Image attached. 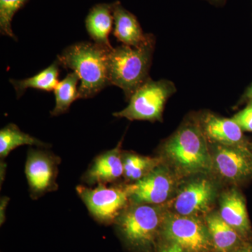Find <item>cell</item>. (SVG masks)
Masks as SVG:
<instances>
[{
  "mask_svg": "<svg viewBox=\"0 0 252 252\" xmlns=\"http://www.w3.org/2000/svg\"><path fill=\"white\" fill-rule=\"evenodd\" d=\"M220 215L243 238H248L251 234V225L245 200L238 190L231 189L222 195Z\"/></svg>",
  "mask_w": 252,
  "mask_h": 252,
  "instance_id": "5bb4252c",
  "label": "cell"
},
{
  "mask_svg": "<svg viewBox=\"0 0 252 252\" xmlns=\"http://www.w3.org/2000/svg\"><path fill=\"white\" fill-rule=\"evenodd\" d=\"M113 21L114 17L109 5H97L91 10L86 18V28L94 43L112 49L109 35L112 31Z\"/></svg>",
  "mask_w": 252,
  "mask_h": 252,
  "instance_id": "e0dca14e",
  "label": "cell"
},
{
  "mask_svg": "<svg viewBox=\"0 0 252 252\" xmlns=\"http://www.w3.org/2000/svg\"><path fill=\"white\" fill-rule=\"evenodd\" d=\"M160 252H187L177 244L170 243Z\"/></svg>",
  "mask_w": 252,
  "mask_h": 252,
  "instance_id": "d4e9b609",
  "label": "cell"
},
{
  "mask_svg": "<svg viewBox=\"0 0 252 252\" xmlns=\"http://www.w3.org/2000/svg\"><path fill=\"white\" fill-rule=\"evenodd\" d=\"M77 192L94 220L104 224L115 223L130 201L126 186H78Z\"/></svg>",
  "mask_w": 252,
  "mask_h": 252,
  "instance_id": "8992f818",
  "label": "cell"
},
{
  "mask_svg": "<svg viewBox=\"0 0 252 252\" xmlns=\"http://www.w3.org/2000/svg\"><path fill=\"white\" fill-rule=\"evenodd\" d=\"M176 92L177 87L172 81L149 78L131 96L127 107L113 116L130 121L161 122L165 104Z\"/></svg>",
  "mask_w": 252,
  "mask_h": 252,
  "instance_id": "5b68a950",
  "label": "cell"
},
{
  "mask_svg": "<svg viewBox=\"0 0 252 252\" xmlns=\"http://www.w3.org/2000/svg\"><path fill=\"white\" fill-rule=\"evenodd\" d=\"M208 2L211 3L212 4L215 5H222L224 4L226 0H205Z\"/></svg>",
  "mask_w": 252,
  "mask_h": 252,
  "instance_id": "83f0119b",
  "label": "cell"
},
{
  "mask_svg": "<svg viewBox=\"0 0 252 252\" xmlns=\"http://www.w3.org/2000/svg\"><path fill=\"white\" fill-rule=\"evenodd\" d=\"M206 225L214 247L218 252H234L245 243L239 234L220 215L212 214L206 217Z\"/></svg>",
  "mask_w": 252,
  "mask_h": 252,
  "instance_id": "2e32d148",
  "label": "cell"
},
{
  "mask_svg": "<svg viewBox=\"0 0 252 252\" xmlns=\"http://www.w3.org/2000/svg\"><path fill=\"white\" fill-rule=\"evenodd\" d=\"M122 141L115 148L99 155L94 159L82 177L89 186L107 185L115 183L124 176Z\"/></svg>",
  "mask_w": 252,
  "mask_h": 252,
  "instance_id": "7c38bea8",
  "label": "cell"
},
{
  "mask_svg": "<svg viewBox=\"0 0 252 252\" xmlns=\"http://www.w3.org/2000/svg\"><path fill=\"white\" fill-rule=\"evenodd\" d=\"M234 252H252V245L245 243L243 246L235 250Z\"/></svg>",
  "mask_w": 252,
  "mask_h": 252,
  "instance_id": "4316f807",
  "label": "cell"
},
{
  "mask_svg": "<svg viewBox=\"0 0 252 252\" xmlns=\"http://www.w3.org/2000/svg\"><path fill=\"white\" fill-rule=\"evenodd\" d=\"M113 17L114 35L122 44L138 46L147 40L149 34H144L137 18L120 5L114 7Z\"/></svg>",
  "mask_w": 252,
  "mask_h": 252,
  "instance_id": "9a60e30c",
  "label": "cell"
},
{
  "mask_svg": "<svg viewBox=\"0 0 252 252\" xmlns=\"http://www.w3.org/2000/svg\"><path fill=\"white\" fill-rule=\"evenodd\" d=\"M9 198L8 197L4 196L1 199V205H0V223L2 225L5 220V210L9 203Z\"/></svg>",
  "mask_w": 252,
  "mask_h": 252,
  "instance_id": "cb8c5ba5",
  "label": "cell"
},
{
  "mask_svg": "<svg viewBox=\"0 0 252 252\" xmlns=\"http://www.w3.org/2000/svg\"><path fill=\"white\" fill-rule=\"evenodd\" d=\"M232 119L243 131L252 132V100L247 102L246 107L235 114Z\"/></svg>",
  "mask_w": 252,
  "mask_h": 252,
  "instance_id": "603a6c76",
  "label": "cell"
},
{
  "mask_svg": "<svg viewBox=\"0 0 252 252\" xmlns=\"http://www.w3.org/2000/svg\"><path fill=\"white\" fill-rule=\"evenodd\" d=\"M131 203L116 220V224L131 248L149 250L161 230L165 215L158 205Z\"/></svg>",
  "mask_w": 252,
  "mask_h": 252,
  "instance_id": "277c9868",
  "label": "cell"
},
{
  "mask_svg": "<svg viewBox=\"0 0 252 252\" xmlns=\"http://www.w3.org/2000/svg\"><path fill=\"white\" fill-rule=\"evenodd\" d=\"M212 157V167L224 180L241 182L252 179V152L248 144H216Z\"/></svg>",
  "mask_w": 252,
  "mask_h": 252,
  "instance_id": "30bf717a",
  "label": "cell"
},
{
  "mask_svg": "<svg viewBox=\"0 0 252 252\" xmlns=\"http://www.w3.org/2000/svg\"><path fill=\"white\" fill-rule=\"evenodd\" d=\"M59 66L57 61L33 77L21 80L10 79V82L14 86L18 97L22 95L28 89L44 91H54L59 82Z\"/></svg>",
  "mask_w": 252,
  "mask_h": 252,
  "instance_id": "ac0fdd59",
  "label": "cell"
},
{
  "mask_svg": "<svg viewBox=\"0 0 252 252\" xmlns=\"http://www.w3.org/2000/svg\"><path fill=\"white\" fill-rule=\"evenodd\" d=\"M112 49L84 41L68 46L58 56L60 65L79 77V98H91L110 85L107 59Z\"/></svg>",
  "mask_w": 252,
  "mask_h": 252,
  "instance_id": "6da1fadb",
  "label": "cell"
},
{
  "mask_svg": "<svg viewBox=\"0 0 252 252\" xmlns=\"http://www.w3.org/2000/svg\"><path fill=\"white\" fill-rule=\"evenodd\" d=\"M155 46V36L149 34L147 40L140 46L122 44L109 51V84L122 89L127 100L150 78L149 71Z\"/></svg>",
  "mask_w": 252,
  "mask_h": 252,
  "instance_id": "7a4b0ae2",
  "label": "cell"
},
{
  "mask_svg": "<svg viewBox=\"0 0 252 252\" xmlns=\"http://www.w3.org/2000/svg\"><path fill=\"white\" fill-rule=\"evenodd\" d=\"M174 187L175 180L171 172L161 164L144 178L126 185L131 203L155 205L165 203Z\"/></svg>",
  "mask_w": 252,
  "mask_h": 252,
  "instance_id": "9c48e42d",
  "label": "cell"
},
{
  "mask_svg": "<svg viewBox=\"0 0 252 252\" xmlns=\"http://www.w3.org/2000/svg\"><path fill=\"white\" fill-rule=\"evenodd\" d=\"M124 176L132 183L144 178L161 164V158L144 157L139 154L122 152Z\"/></svg>",
  "mask_w": 252,
  "mask_h": 252,
  "instance_id": "d6986e66",
  "label": "cell"
},
{
  "mask_svg": "<svg viewBox=\"0 0 252 252\" xmlns=\"http://www.w3.org/2000/svg\"><path fill=\"white\" fill-rule=\"evenodd\" d=\"M198 123L207 140L212 143L226 146L247 144L243 130L232 118L226 119L207 112Z\"/></svg>",
  "mask_w": 252,
  "mask_h": 252,
  "instance_id": "4fadbf2b",
  "label": "cell"
},
{
  "mask_svg": "<svg viewBox=\"0 0 252 252\" xmlns=\"http://www.w3.org/2000/svg\"><path fill=\"white\" fill-rule=\"evenodd\" d=\"M80 81L75 72L69 73L64 79L59 81L54 90L56 105L51 111V115H61L67 112L71 104L79 99V87Z\"/></svg>",
  "mask_w": 252,
  "mask_h": 252,
  "instance_id": "44dd1931",
  "label": "cell"
},
{
  "mask_svg": "<svg viewBox=\"0 0 252 252\" xmlns=\"http://www.w3.org/2000/svg\"><path fill=\"white\" fill-rule=\"evenodd\" d=\"M161 230L170 243L187 252H207L213 247L206 224L195 216L169 215L164 219Z\"/></svg>",
  "mask_w": 252,
  "mask_h": 252,
  "instance_id": "52a82bcc",
  "label": "cell"
},
{
  "mask_svg": "<svg viewBox=\"0 0 252 252\" xmlns=\"http://www.w3.org/2000/svg\"><path fill=\"white\" fill-rule=\"evenodd\" d=\"M27 0H0V30L3 35L16 39L11 21L14 14Z\"/></svg>",
  "mask_w": 252,
  "mask_h": 252,
  "instance_id": "7402d4cb",
  "label": "cell"
},
{
  "mask_svg": "<svg viewBox=\"0 0 252 252\" xmlns=\"http://www.w3.org/2000/svg\"><path fill=\"white\" fill-rule=\"evenodd\" d=\"M213 184L206 179H198L185 186L176 197L174 209L177 215L195 216L207 212L215 197Z\"/></svg>",
  "mask_w": 252,
  "mask_h": 252,
  "instance_id": "8fae6325",
  "label": "cell"
},
{
  "mask_svg": "<svg viewBox=\"0 0 252 252\" xmlns=\"http://www.w3.org/2000/svg\"><path fill=\"white\" fill-rule=\"evenodd\" d=\"M61 159L46 151L31 149L26 159V172L31 196L38 199L59 188L56 180Z\"/></svg>",
  "mask_w": 252,
  "mask_h": 252,
  "instance_id": "ba28073f",
  "label": "cell"
},
{
  "mask_svg": "<svg viewBox=\"0 0 252 252\" xmlns=\"http://www.w3.org/2000/svg\"><path fill=\"white\" fill-rule=\"evenodd\" d=\"M207 140L198 122H187L162 146V154L179 174L205 173L212 167Z\"/></svg>",
  "mask_w": 252,
  "mask_h": 252,
  "instance_id": "3957f363",
  "label": "cell"
},
{
  "mask_svg": "<svg viewBox=\"0 0 252 252\" xmlns=\"http://www.w3.org/2000/svg\"><path fill=\"white\" fill-rule=\"evenodd\" d=\"M23 145L37 146L47 147V144L41 142L35 137L25 133L14 124H9L0 130V158H5L14 149Z\"/></svg>",
  "mask_w": 252,
  "mask_h": 252,
  "instance_id": "ffe728a7",
  "label": "cell"
},
{
  "mask_svg": "<svg viewBox=\"0 0 252 252\" xmlns=\"http://www.w3.org/2000/svg\"><path fill=\"white\" fill-rule=\"evenodd\" d=\"M251 100H252V83L244 92L241 98L240 99V102L241 103H247V102Z\"/></svg>",
  "mask_w": 252,
  "mask_h": 252,
  "instance_id": "484cf974",
  "label": "cell"
}]
</instances>
